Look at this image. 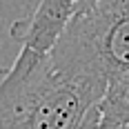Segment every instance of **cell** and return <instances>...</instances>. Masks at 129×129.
Wrapping results in <instances>:
<instances>
[{"label":"cell","mask_w":129,"mask_h":129,"mask_svg":"<svg viewBox=\"0 0 129 129\" xmlns=\"http://www.w3.org/2000/svg\"><path fill=\"white\" fill-rule=\"evenodd\" d=\"M105 89L22 47L11 67H0V129H98Z\"/></svg>","instance_id":"6da1fadb"},{"label":"cell","mask_w":129,"mask_h":129,"mask_svg":"<svg viewBox=\"0 0 129 129\" xmlns=\"http://www.w3.org/2000/svg\"><path fill=\"white\" fill-rule=\"evenodd\" d=\"M47 53L56 69L100 85L129 71V0H98L71 16Z\"/></svg>","instance_id":"7a4b0ae2"},{"label":"cell","mask_w":129,"mask_h":129,"mask_svg":"<svg viewBox=\"0 0 129 129\" xmlns=\"http://www.w3.org/2000/svg\"><path fill=\"white\" fill-rule=\"evenodd\" d=\"M98 111H100L98 129H114L129 125V71L107 82Z\"/></svg>","instance_id":"277c9868"},{"label":"cell","mask_w":129,"mask_h":129,"mask_svg":"<svg viewBox=\"0 0 129 129\" xmlns=\"http://www.w3.org/2000/svg\"><path fill=\"white\" fill-rule=\"evenodd\" d=\"M93 2H98V0H80V2L76 5V11H74V16H78V13H82V11H87Z\"/></svg>","instance_id":"5b68a950"},{"label":"cell","mask_w":129,"mask_h":129,"mask_svg":"<svg viewBox=\"0 0 129 129\" xmlns=\"http://www.w3.org/2000/svg\"><path fill=\"white\" fill-rule=\"evenodd\" d=\"M114 129H129V125H125V127H114Z\"/></svg>","instance_id":"8992f818"},{"label":"cell","mask_w":129,"mask_h":129,"mask_svg":"<svg viewBox=\"0 0 129 129\" xmlns=\"http://www.w3.org/2000/svg\"><path fill=\"white\" fill-rule=\"evenodd\" d=\"M78 2L80 0H40L31 16L13 22L11 38L27 49L47 53L74 16Z\"/></svg>","instance_id":"3957f363"}]
</instances>
